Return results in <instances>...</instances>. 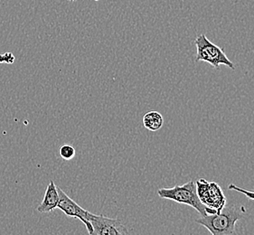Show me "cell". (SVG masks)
Instances as JSON below:
<instances>
[{
	"label": "cell",
	"mask_w": 254,
	"mask_h": 235,
	"mask_svg": "<svg viewBox=\"0 0 254 235\" xmlns=\"http://www.w3.org/2000/svg\"><path fill=\"white\" fill-rule=\"evenodd\" d=\"M245 214L243 206L225 205L218 214L201 216L195 223L205 227L213 235H236V224Z\"/></svg>",
	"instance_id": "1"
},
{
	"label": "cell",
	"mask_w": 254,
	"mask_h": 235,
	"mask_svg": "<svg viewBox=\"0 0 254 235\" xmlns=\"http://www.w3.org/2000/svg\"><path fill=\"white\" fill-rule=\"evenodd\" d=\"M158 194L164 199L172 200L179 204L188 205L196 210L201 216L216 214L214 210L203 205L196 193L195 183L189 181L184 184H178L171 188L158 189Z\"/></svg>",
	"instance_id": "2"
},
{
	"label": "cell",
	"mask_w": 254,
	"mask_h": 235,
	"mask_svg": "<svg viewBox=\"0 0 254 235\" xmlns=\"http://www.w3.org/2000/svg\"><path fill=\"white\" fill-rule=\"evenodd\" d=\"M196 46L195 61H203L210 63L215 69H219L221 64H224L231 69H234V63L225 55L224 50L209 40L205 35H200L194 40Z\"/></svg>",
	"instance_id": "3"
},
{
	"label": "cell",
	"mask_w": 254,
	"mask_h": 235,
	"mask_svg": "<svg viewBox=\"0 0 254 235\" xmlns=\"http://www.w3.org/2000/svg\"><path fill=\"white\" fill-rule=\"evenodd\" d=\"M196 193L201 203L206 207L220 213L226 205V197L222 187L215 182L200 178L195 182Z\"/></svg>",
	"instance_id": "4"
},
{
	"label": "cell",
	"mask_w": 254,
	"mask_h": 235,
	"mask_svg": "<svg viewBox=\"0 0 254 235\" xmlns=\"http://www.w3.org/2000/svg\"><path fill=\"white\" fill-rule=\"evenodd\" d=\"M87 221L92 225V235H128L127 228L117 219H112L103 215H96L88 212Z\"/></svg>",
	"instance_id": "5"
},
{
	"label": "cell",
	"mask_w": 254,
	"mask_h": 235,
	"mask_svg": "<svg viewBox=\"0 0 254 235\" xmlns=\"http://www.w3.org/2000/svg\"><path fill=\"white\" fill-rule=\"evenodd\" d=\"M58 192H59L60 200H59L57 208L63 211L69 217L80 219L83 223V225L86 226L89 235H92L93 230H92V225L87 221L88 211L81 207L59 187H58Z\"/></svg>",
	"instance_id": "6"
},
{
	"label": "cell",
	"mask_w": 254,
	"mask_h": 235,
	"mask_svg": "<svg viewBox=\"0 0 254 235\" xmlns=\"http://www.w3.org/2000/svg\"><path fill=\"white\" fill-rule=\"evenodd\" d=\"M59 200H60V196H59L58 187L54 183V181H50L49 184H47L44 199L37 207V212H39L41 214L51 213L57 208Z\"/></svg>",
	"instance_id": "7"
},
{
	"label": "cell",
	"mask_w": 254,
	"mask_h": 235,
	"mask_svg": "<svg viewBox=\"0 0 254 235\" xmlns=\"http://www.w3.org/2000/svg\"><path fill=\"white\" fill-rule=\"evenodd\" d=\"M143 126L150 131H158L162 128L164 118L158 112H148L144 115L142 118Z\"/></svg>",
	"instance_id": "8"
},
{
	"label": "cell",
	"mask_w": 254,
	"mask_h": 235,
	"mask_svg": "<svg viewBox=\"0 0 254 235\" xmlns=\"http://www.w3.org/2000/svg\"><path fill=\"white\" fill-rule=\"evenodd\" d=\"M59 154L62 159L64 160H71L75 157L76 151L75 148L71 145H63L61 148H59Z\"/></svg>",
	"instance_id": "9"
},
{
	"label": "cell",
	"mask_w": 254,
	"mask_h": 235,
	"mask_svg": "<svg viewBox=\"0 0 254 235\" xmlns=\"http://www.w3.org/2000/svg\"><path fill=\"white\" fill-rule=\"evenodd\" d=\"M228 189L234 190V191H236V192H239L241 194H244L245 196H247L249 199L254 200V191L241 188V187H238L236 184H229Z\"/></svg>",
	"instance_id": "10"
},
{
	"label": "cell",
	"mask_w": 254,
	"mask_h": 235,
	"mask_svg": "<svg viewBox=\"0 0 254 235\" xmlns=\"http://www.w3.org/2000/svg\"><path fill=\"white\" fill-rule=\"evenodd\" d=\"M15 59V57L12 53H5L3 55H0V63L12 64V63H14Z\"/></svg>",
	"instance_id": "11"
},
{
	"label": "cell",
	"mask_w": 254,
	"mask_h": 235,
	"mask_svg": "<svg viewBox=\"0 0 254 235\" xmlns=\"http://www.w3.org/2000/svg\"><path fill=\"white\" fill-rule=\"evenodd\" d=\"M67 1H69V2H75L76 0H67Z\"/></svg>",
	"instance_id": "12"
},
{
	"label": "cell",
	"mask_w": 254,
	"mask_h": 235,
	"mask_svg": "<svg viewBox=\"0 0 254 235\" xmlns=\"http://www.w3.org/2000/svg\"></svg>",
	"instance_id": "13"
}]
</instances>
